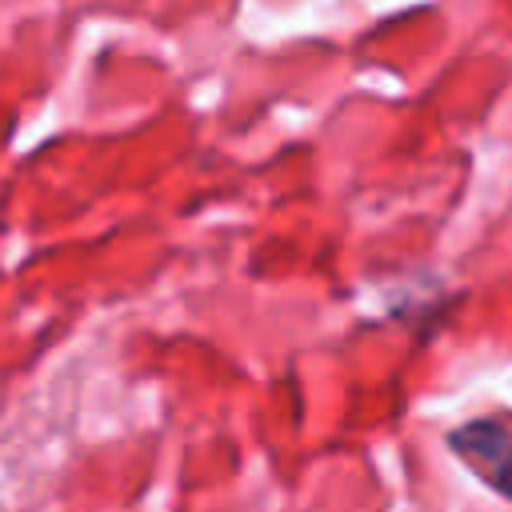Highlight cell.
I'll list each match as a JSON object with an SVG mask.
<instances>
[{"label": "cell", "instance_id": "6da1fadb", "mask_svg": "<svg viewBox=\"0 0 512 512\" xmlns=\"http://www.w3.org/2000/svg\"><path fill=\"white\" fill-rule=\"evenodd\" d=\"M448 448L468 464L472 476H480L492 492L512 500V412L480 416L452 428Z\"/></svg>", "mask_w": 512, "mask_h": 512}]
</instances>
